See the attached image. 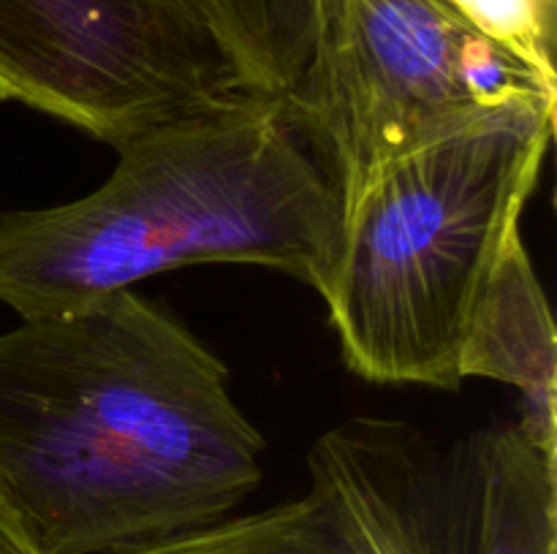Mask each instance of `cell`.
Wrapping results in <instances>:
<instances>
[{"label":"cell","mask_w":557,"mask_h":554,"mask_svg":"<svg viewBox=\"0 0 557 554\" xmlns=\"http://www.w3.org/2000/svg\"><path fill=\"white\" fill-rule=\"evenodd\" d=\"M114 150L112 174L87 196L0 215V304L16 318L194 264L267 266L324 293L341 199L283 98L152 125Z\"/></svg>","instance_id":"2"},{"label":"cell","mask_w":557,"mask_h":554,"mask_svg":"<svg viewBox=\"0 0 557 554\" xmlns=\"http://www.w3.org/2000/svg\"><path fill=\"white\" fill-rule=\"evenodd\" d=\"M482 30L555 76L557 0H451Z\"/></svg>","instance_id":"10"},{"label":"cell","mask_w":557,"mask_h":554,"mask_svg":"<svg viewBox=\"0 0 557 554\" xmlns=\"http://www.w3.org/2000/svg\"><path fill=\"white\" fill-rule=\"evenodd\" d=\"M479 554H557V454L520 424L479 429Z\"/></svg>","instance_id":"8"},{"label":"cell","mask_w":557,"mask_h":554,"mask_svg":"<svg viewBox=\"0 0 557 554\" xmlns=\"http://www.w3.org/2000/svg\"><path fill=\"white\" fill-rule=\"evenodd\" d=\"M253 96L166 0H0V98L109 147Z\"/></svg>","instance_id":"6"},{"label":"cell","mask_w":557,"mask_h":554,"mask_svg":"<svg viewBox=\"0 0 557 554\" xmlns=\"http://www.w3.org/2000/svg\"><path fill=\"white\" fill-rule=\"evenodd\" d=\"M210 33L259 96L286 98L313 52L321 0H166Z\"/></svg>","instance_id":"9"},{"label":"cell","mask_w":557,"mask_h":554,"mask_svg":"<svg viewBox=\"0 0 557 554\" xmlns=\"http://www.w3.org/2000/svg\"><path fill=\"white\" fill-rule=\"evenodd\" d=\"M557 98L515 103L386 163L343 206L321 299L348 369L457 389L468 329L520 239L555 136Z\"/></svg>","instance_id":"3"},{"label":"cell","mask_w":557,"mask_h":554,"mask_svg":"<svg viewBox=\"0 0 557 554\" xmlns=\"http://www.w3.org/2000/svg\"><path fill=\"white\" fill-rule=\"evenodd\" d=\"M299 498L123 554H479V435L441 443L403 418L319 435Z\"/></svg>","instance_id":"5"},{"label":"cell","mask_w":557,"mask_h":554,"mask_svg":"<svg viewBox=\"0 0 557 554\" xmlns=\"http://www.w3.org/2000/svg\"><path fill=\"white\" fill-rule=\"evenodd\" d=\"M557 79L451 0H321L313 52L286 101L341 210L386 163Z\"/></svg>","instance_id":"4"},{"label":"cell","mask_w":557,"mask_h":554,"mask_svg":"<svg viewBox=\"0 0 557 554\" xmlns=\"http://www.w3.org/2000/svg\"><path fill=\"white\" fill-rule=\"evenodd\" d=\"M0 554H41L0 478Z\"/></svg>","instance_id":"11"},{"label":"cell","mask_w":557,"mask_h":554,"mask_svg":"<svg viewBox=\"0 0 557 554\" xmlns=\"http://www.w3.org/2000/svg\"><path fill=\"white\" fill-rule=\"evenodd\" d=\"M460 375L462 380L515 386L522 400L517 424L544 451L557 454L555 320L522 237L511 244L479 302L462 345Z\"/></svg>","instance_id":"7"},{"label":"cell","mask_w":557,"mask_h":554,"mask_svg":"<svg viewBox=\"0 0 557 554\" xmlns=\"http://www.w3.org/2000/svg\"><path fill=\"white\" fill-rule=\"evenodd\" d=\"M228 367L134 288L0 331V478L41 554H123L232 516L264 438Z\"/></svg>","instance_id":"1"}]
</instances>
